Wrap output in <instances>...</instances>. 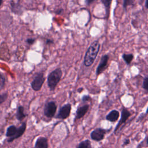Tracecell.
<instances>
[{
  "label": "cell",
  "instance_id": "obj_2",
  "mask_svg": "<svg viewBox=\"0 0 148 148\" xmlns=\"http://www.w3.org/2000/svg\"><path fill=\"white\" fill-rule=\"evenodd\" d=\"M27 128V123L23 122L20 126L16 127L14 125L9 126L6 131L5 136L8 138L7 139L8 143H12L14 140L21 137L24 134Z\"/></svg>",
  "mask_w": 148,
  "mask_h": 148
},
{
  "label": "cell",
  "instance_id": "obj_16",
  "mask_svg": "<svg viewBox=\"0 0 148 148\" xmlns=\"http://www.w3.org/2000/svg\"><path fill=\"white\" fill-rule=\"evenodd\" d=\"M134 58L133 54H125L124 53L122 54V58L124 61V62L126 63L127 65H130L131 62L132 61L133 59Z\"/></svg>",
  "mask_w": 148,
  "mask_h": 148
},
{
  "label": "cell",
  "instance_id": "obj_15",
  "mask_svg": "<svg viewBox=\"0 0 148 148\" xmlns=\"http://www.w3.org/2000/svg\"><path fill=\"white\" fill-rule=\"evenodd\" d=\"M112 0H101V2L103 5L105 9V13H106V17L108 18L110 13V9L112 3Z\"/></svg>",
  "mask_w": 148,
  "mask_h": 148
},
{
  "label": "cell",
  "instance_id": "obj_31",
  "mask_svg": "<svg viewBox=\"0 0 148 148\" xmlns=\"http://www.w3.org/2000/svg\"><path fill=\"white\" fill-rule=\"evenodd\" d=\"M2 2H3V1H1V0H0V6H1V5H2Z\"/></svg>",
  "mask_w": 148,
  "mask_h": 148
},
{
  "label": "cell",
  "instance_id": "obj_1",
  "mask_svg": "<svg viewBox=\"0 0 148 148\" xmlns=\"http://www.w3.org/2000/svg\"><path fill=\"white\" fill-rule=\"evenodd\" d=\"M100 43L98 40L94 41L88 47L84 57V65L87 66H90L94 62L100 49Z\"/></svg>",
  "mask_w": 148,
  "mask_h": 148
},
{
  "label": "cell",
  "instance_id": "obj_9",
  "mask_svg": "<svg viewBox=\"0 0 148 148\" xmlns=\"http://www.w3.org/2000/svg\"><path fill=\"white\" fill-rule=\"evenodd\" d=\"M109 60V56L108 54H105L102 56L100 62L96 69V75L98 76L102 73L108 67V62Z\"/></svg>",
  "mask_w": 148,
  "mask_h": 148
},
{
  "label": "cell",
  "instance_id": "obj_7",
  "mask_svg": "<svg viewBox=\"0 0 148 148\" xmlns=\"http://www.w3.org/2000/svg\"><path fill=\"white\" fill-rule=\"evenodd\" d=\"M57 110V105L54 101H49L46 103L43 109L44 114L48 118H52L54 116Z\"/></svg>",
  "mask_w": 148,
  "mask_h": 148
},
{
  "label": "cell",
  "instance_id": "obj_13",
  "mask_svg": "<svg viewBox=\"0 0 148 148\" xmlns=\"http://www.w3.org/2000/svg\"><path fill=\"white\" fill-rule=\"evenodd\" d=\"M24 108L23 106H19L17 109L16 117V119L20 121H22L26 116V114L24 113Z\"/></svg>",
  "mask_w": 148,
  "mask_h": 148
},
{
  "label": "cell",
  "instance_id": "obj_6",
  "mask_svg": "<svg viewBox=\"0 0 148 148\" xmlns=\"http://www.w3.org/2000/svg\"><path fill=\"white\" fill-rule=\"evenodd\" d=\"M45 80V78L43 73H37L31 83L32 89L35 91L40 90Z\"/></svg>",
  "mask_w": 148,
  "mask_h": 148
},
{
  "label": "cell",
  "instance_id": "obj_24",
  "mask_svg": "<svg viewBox=\"0 0 148 148\" xmlns=\"http://www.w3.org/2000/svg\"><path fill=\"white\" fill-rule=\"evenodd\" d=\"M146 114L145 113V114H143V113H142V114H140V116H139V117H138V119H137V120H136V121L137 122H138V121H141V120H142L143 119V118L146 116Z\"/></svg>",
  "mask_w": 148,
  "mask_h": 148
},
{
  "label": "cell",
  "instance_id": "obj_29",
  "mask_svg": "<svg viewBox=\"0 0 148 148\" xmlns=\"http://www.w3.org/2000/svg\"><path fill=\"white\" fill-rule=\"evenodd\" d=\"M145 114H148V107L147 108V109H146V110Z\"/></svg>",
  "mask_w": 148,
  "mask_h": 148
},
{
  "label": "cell",
  "instance_id": "obj_28",
  "mask_svg": "<svg viewBox=\"0 0 148 148\" xmlns=\"http://www.w3.org/2000/svg\"><path fill=\"white\" fill-rule=\"evenodd\" d=\"M83 88H80L79 89H78V90H77V91H78V92H80L82 91H83Z\"/></svg>",
  "mask_w": 148,
  "mask_h": 148
},
{
  "label": "cell",
  "instance_id": "obj_19",
  "mask_svg": "<svg viewBox=\"0 0 148 148\" xmlns=\"http://www.w3.org/2000/svg\"><path fill=\"white\" fill-rule=\"evenodd\" d=\"M5 83V78L3 75L0 72V90L3 88Z\"/></svg>",
  "mask_w": 148,
  "mask_h": 148
},
{
  "label": "cell",
  "instance_id": "obj_27",
  "mask_svg": "<svg viewBox=\"0 0 148 148\" xmlns=\"http://www.w3.org/2000/svg\"><path fill=\"white\" fill-rule=\"evenodd\" d=\"M145 6L146 9H148V0H146L145 3Z\"/></svg>",
  "mask_w": 148,
  "mask_h": 148
},
{
  "label": "cell",
  "instance_id": "obj_25",
  "mask_svg": "<svg viewBox=\"0 0 148 148\" xmlns=\"http://www.w3.org/2000/svg\"><path fill=\"white\" fill-rule=\"evenodd\" d=\"M94 1V0H87L86 1V3H87V5H90V3H92Z\"/></svg>",
  "mask_w": 148,
  "mask_h": 148
},
{
  "label": "cell",
  "instance_id": "obj_20",
  "mask_svg": "<svg viewBox=\"0 0 148 148\" xmlns=\"http://www.w3.org/2000/svg\"><path fill=\"white\" fill-rule=\"evenodd\" d=\"M8 98V93H4L3 94H0V103L4 102Z\"/></svg>",
  "mask_w": 148,
  "mask_h": 148
},
{
  "label": "cell",
  "instance_id": "obj_17",
  "mask_svg": "<svg viewBox=\"0 0 148 148\" xmlns=\"http://www.w3.org/2000/svg\"><path fill=\"white\" fill-rule=\"evenodd\" d=\"M135 3V1L133 0H124L123 1V7L124 9L127 11V8L128 6L130 5H134Z\"/></svg>",
  "mask_w": 148,
  "mask_h": 148
},
{
  "label": "cell",
  "instance_id": "obj_18",
  "mask_svg": "<svg viewBox=\"0 0 148 148\" xmlns=\"http://www.w3.org/2000/svg\"><path fill=\"white\" fill-rule=\"evenodd\" d=\"M142 88L146 91H148V75L145 77L143 79L142 83Z\"/></svg>",
  "mask_w": 148,
  "mask_h": 148
},
{
  "label": "cell",
  "instance_id": "obj_26",
  "mask_svg": "<svg viewBox=\"0 0 148 148\" xmlns=\"http://www.w3.org/2000/svg\"><path fill=\"white\" fill-rule=\"evenodd\" d=\"M53 41L52 40H50V39H47L46 40V43L47 44H50V43H53Z\"/></svg>",
  "mask_w": 148,
  "mask_h": 148
},
{
  "label": "cell",
  "instance_id": "obj_11",
  "mask_svg": "<svg viewBox=\"0 0 148 148\" xmlns=\"http://www.w3.org/2000/svg\"><path fill=\"white\" fill-rule=\"evenodd\" d=\"M89 109V105L85 104L77 108L76 112V116L74 118V121L82 118L87 112Z\"/></svg>",
  "mask_w": 148,
  "mask_h": 148
},
{
  "label": "cell",
  "instance_id": "obj_21",
  "mask_svg": "<svg viewBox=\"0 0 148 148\" xmlns=\"http://www.w3.org/2000/svg\"><path fill=\"white\" fill-rule=\"evenodd\" d=\"M130 142H131L130 139H128V138H126V139H125L123 141V144H122V146H123V147H124V146H128V145H130Z\"/></svg>",
  "mask_w": 148,
  "mask_h": 148
},
{
  "label": "cell",
  "instance_id": "obj_30",
  "mask_svg": "<svg viewBox=\"0 0 148 148\" xmlns=\"http://www.w3.org/2000/svg\"><path fill=\"white\" fill-rule=\"evenodd\" d=\"M146 145H147V146H148V136H147V139H146Z\"/></svg>",
  "mask_w": 148,
  "mask_h": 148
},
{
  "label": "cell",
  "instance_id": "obj_23",
  "mask_svg": "<svg viewBox=\"0 0 148 148\" xmlns=\"http://www.w3.org/2000/svg\"><path fill=\"white\" fill-rule=\"evenodd\" d=\"M26 42H27V43H28L29 45H32V44H33V43H34V42H35V39H34V38H28V39H27Z\"/></svg>",
  "mask_w": 148,
  "mask_h": 148
},
{
  "label": "cell",
  "instance_id": "obj_10",
  "mask_svg": "<svg viewBox=\"0 0 148 148\" xmlns=\"http://www.w3.org/2000/svg\"><path fill=\"white\" fill-rule=\"evenodd\" d=\"M34 148H49L48 139L43 136H38L35 140Z\"/></svg>",
  "mask_w": 148,
  "mask_h": 148
},
{
  "label": "cell",
  "instance_id": "obj_5",
  "mask_svg": "<svg viewBox=\"0 0 148 148\" xmlns=\"http://www.w3.org/2000/svg\"><path fill=\"white\" fill-rule=\"evenodd\" d=\"M131 116V113L125 107H123L121 112V117L120 119L119 120V122L117 123V125H116L114 130L113 131V133L114 134H116L117 131L121 129V127L124 125V124H125L129 117Z\"/></svg>",
  "mask_w": 148,
  "mask_h": 148
},
{
  "label": "cell",
  "instance_id": "obj_4",
  "mask_svg": "<svg viewBox=\"0 0 148 148\" xmlns=\"http://www.w3.org/2000/svg\"><path fill=\"white\" fill-rule=\"evenodd\" d=\"M112 127L109 129H105L103 128H97L92 130L90 133V138L91 140L99 142L103 140L105 137V135L107 133L109 132L112 130Z\"/></svg>",
  "mask_w": 148,
  "mask_h": 148
},
{
  "label": "cell",
  "instance_id": "obj_14",
  "mask_svg": "<svg viewBox=\"0 0 148 148\" xmlns=\"http://www.w3.org/2000/svg\"><path fill=\"white\" fill-rule=\"evenodd\" d=\"M75 148H94L91 145V142L89 139H85L80 142L76 146Z\"/></svg>",
  "mask_w": 148,
  "mask_h": 148
},
{
  "label": "cell",
  "instance_id": "obj_12",
  "mask_svg": "<svg viewBox=\"0 0 148 148\" xmlns=\"http://www.w3.org/2000/svg\"><path fill=\"white\" fill-rule=\"evenodd\" d=\"M120 117V112L116 109H113L111 110L106 116V120L108 121L111 123H115L116 122Z\"/></svg>",
  "mask_w": 148,
  "mask_h": 148
},
{
  "label": "cell",
  "instance_id": "obj_8",
  "mask_svg": "<svg viewBox=\"0 0 148 148\" xmlns=\"http://www.w3.org/2000/svg\"><path fill=\"white\" fill-rule=\"evenodd\" d=\"M71 110V105L70 103H66L63 105L59 110L58 113L56 116L57 119L64 120L67 119L70 114Z\"/></svg>",
  "mask_w": 148,
  "mask_h": 148
},
{
  "label": "cell",
  "instance_id": "obj_3",
  "mask_svg": "<svg viewBox=\"0 0 148 148\" xmlns=\"http://www.w3.org/2000/svg\"><path fill=\"white\" fill-rule=\"evenodd\" d=\"M62 72L60 68H56L47 77V85L51 91L54 90L62 77Z\"/></svg>",
  "mask_w": 148,
  "mask_h": 148
},
{
  "label": "cell",
  "instance_id": "obj_22",
  "mask_svg": "<svg viewBox=\"0 0 148 148\" xmlns=\"http://www.w3.org/2000/svg\"><path fill=\"white\" fill-rule=\"evenodd\" d=\"M91 99L90 96L89 95H84L83 96L82 98V100L83 102H87V101H90Z\"/></svg>",
  "mask_w": 148,
  "mask_h": 148
}]
</instances>
